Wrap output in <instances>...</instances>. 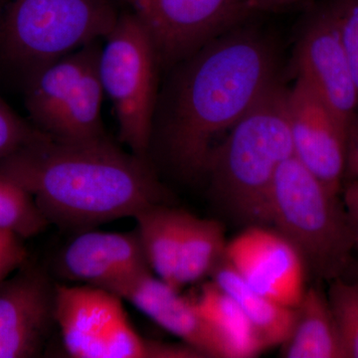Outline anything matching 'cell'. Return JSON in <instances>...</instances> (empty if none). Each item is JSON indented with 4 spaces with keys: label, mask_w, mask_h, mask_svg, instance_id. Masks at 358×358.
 Masks as SVG:
<instances>
[{
    "label": "cell",
    "mask_w": 358,
    "mask_h": 358,
    "mask_svg": "<svg viewBox=\"0 0 358 358\" xmlns=\"http://www.w3.org/2000/svg\"><path fill=\"white\" fill-rule=\"evenodd\" d=\"M296 79L307 84L350 129L358 94L338 25L329 6L313 16L294 53Z\"/></svg>",
    "instance_id": "30bf717a"
},
{
    "label": "cell",
    "mask_w": 358,
    "mask_h": 358,
    "mask_svg": "<svg viewBox=\"0 0 358 358\" xmlns=\"http://www.w3.org/2000/svg\"><path fill=\"white\" fill-rule=\"evenodd\" d=\"M159 65L145 27L131 10L120 13L103 40L99 74L119 124L120 140L148 159L159 99Z\"/></svg>",
    "instance_id": "8992f818"
},
{
    "label": "cell",
    "mask_w": 358,
    "mask_h": 358,
    "mask_svg": "<svg viewBox=\"0 0 358 358\" xmlns=\"http://www.w3.org/2000/svg\"><path fill=\"white\" fill-rule=\"evenodd\" d=\"M292 155L288 89L278 81L215 145L204 173L233 213L255 225L267 224L275 174Z\"/></svg>",
    "instance_id": "3957f363"
},
{
    "label": "cell",
    "mask_w": 358,
    "mask_h": 358,
    "mask_svg": "<svg viewBox=\"0 0 358 358\" xmlns=\"http://www.w3.org/2000/svg\"><path fill=\"white\" fill-rule=\"evenodd\" d=\"M226 246L227 242L220 223L188 213L179 252L176 289L211 275L225 256Z\"/></svg>",
    "instance_id": "44dd1931"
},
{
    "label": "cell",
    "mask_w": 358,
    "mask_h": 358,
    "mask_svg": "<svg viewBox=\"0 0 358 358\" xmlns=\"http://www.w3.org/2000/svg\"><path fill=\"white\" fill-rule=\"evenodd\" d=\"M107 289L131 303L202 357L224 358L220 341L200 315L194 301L152 275L150 268L124 278Z\"/></svg>",
    "instance_id": "7c38bea8"
},
{
    "label": "cell",
    "mask_w": 358,
    "mask_h": 358,
    "mask_svg": "<svg viewBox=\"0 0 358 358\" xmlns=\"http://www.w3.org/2000/svg\"><path fill=\"white\" fill-rule=\"evenodd\" d=\"M281 346L287 358H345L329 298L320 289H306L293 329Z\"/></svg>",
    "instance_id": "2e32d148"
},
{
    "label": "cell",
    "mask_w": 358,
    "mask_h": 358,
    "mask_svg": "<svg viewBox=\"0 0 358 358\" xmlns=\"http://www.w3.org/2000/svg\"><path fill=\"white\" fill-rule=\"evenodd\" d=\"M103 40L84 45L45 66L21 87L29 122L41 133L46 134L78 82L100 57Z\"/></svg>",
    "instance_id": "9a60e30c"
},
{
    "label": "cell",
    "mask_w": 358,
    "mask_h": 358,
    "mask_svg": "<svg viewBox=\"0 0 358 358\" xmlns=\"http://www.w3.org/2000/svg\"><path fill=\"white\" fill-rule=\"evenodd\" d=\"M49 225L24 188L0 176V231L23 240L37 236Z\"/></svg>",
    "instance_id": "7402d4cb"
},
{
    "label": "cell",
    "mask_w": 358,
    "mask_h": 358,
    "mask_svg": "<svg viewBox=\"0 0 358 358\" xmlns=\"http://www.w3.org/2000/svg\"><path fill=\"white\" fill-rule=\"evenodd\" d=\"M187 214L157 203L143 209L134 217L148 266L157 277L176 289Z\"/></svg>",
    "instance_id": "d6986e66"
},
{
    "label": "cell",
    "mask_w": 358,
    "mask_h": 358,
    "mask_svg": "<svg viewBox=\"0 0 358 358\" xmlns=\"http://www.w3.org/2000/svg\"><path fill=\"white\" fill-rule=\"evenodd\" d=\"M110 0H0V72L22 87L37 71L109 34Z\"/></svg>",
    "instance_id": "277c9868"
},
{
    "label": "cell",
    "mask_w": 358,
    "mask_h": 358,
    "mask_svg": "<svg viewBox=\"0 0 358 358\" xmlns=\"http://www.w3.org/2000/svg\"><path fill=\"white\" fill-rule=\"evenodd\" d=\"M124 1L127 2V3L129 4V6H134V4L136 3V2L138 1V0H124Z\"/></svg>",
    "instance_id": "f546056e"
},
{
    "label": "cell",
    "mask_w": 358,
    "mask_h": 358,
    "mask_svg": "<svg viewBox=\"0 0 358 358\" xmlns=\"http://www.w3.org/2000/svg\"><path fill=\"white\" fill-rule=\"evenodd\" d=\"M358 180V114L350 124L348 129L345 183Z\"/></svg>",
    "instance_id": "4316f807"
},
{
    "label": "cell",
    "mask_w": 358,
    "mask_h": 358,
    "mask_svg": "<svg viewBox=\"0 0 358 358\" xmlns=\"http://www.w3.org/2000/svg\"><path fill=\"white\" fill-rule=\"evenodd\" d=\"M327 298L345 358H358V282L334 279Z\"/></svg>",
    "instance_id": "603a6c76"
},
{
    "label": "cell",
    "mask_w": 358,
    "mask_h": 358,
    "mask_svg": "<svg viewBox=\"0 0 358 358\" xmlns=\"http://www.w3.org/2000/svg\"><path fill=\"white\" fill-rule=\"evenodd\" d=\"M341 195L352 228L353 244L358 248V180L345 182Z\"/></svg>",
    "instance_id": "83f0119b"
},
{
    "label": "cell",
    "mask_w": 358,
    "mask_h": 358,
    "mask_svg": "<svg viewBox=\"0 0 358 358\" xmlns=\"http://www.w3.org/2000/svg\"><path fill=\"white\" fill-rule=\"evenodd\" d=\"M45 136L21 117L0 96V162Z\"/></svg>",
    "instance_id": "cb8c5ba5"
},
{
    "label": "cell",
    "mask_w": 358,
    "mask_h": 358,
    "mask_svg": "<svg viewBox=\"0 0 358 358\" xmlns=\"http://www.w3.org/2000/svg\"><path fill=\"white\" fill-rule=\"evenodd\" d=\"M277 70L274 47L262 34L239 27L225 33L171 70L150 143L159 141L181 173H204L218 136L279 81Z\"/></svg>",
    "instance_id": "6da1fadb"
},
{
    "label": "cell",
    "mask_w": 358,
    "mask_h": 358,
    "mask_svg": "<svg viewBox=\"0 0 358 358\" xmlns=\"http://www.w3.org/2000/svg\"><path fill=\"white\" fill-rule=\"evenodd\" d=\"M288 119L294 157L329 189L341 194L348 129L300 79L288 90Z\"/></svg>",
    "instance_id": "8fae6325"
},
{
    "label": "cell",
    "mask_w": 358,
    "mask_h": 358,
    "mask_svg": "<svg viewBox=\"0 0 358 358\" xmlns=\"http://www.w3.org/2000/svg\"><path fill=\"white\" fill-rule=\"evenodd\" d=\"M29 260L22 238L0 231V282Z\"/></svg>",
    "instance_id": "484cf974"
},
{
    "label": "cell",
    "mask_w": 358,
    "mask_h": 358,
    "mask_svg": "<svg viewBox=\"0 0 358 358\" xmlns=\"http://www.w3.org/2000/svg\"><path fill=\"white\" fill-rule=\"evenodd\" d=\"M301 1L303 0H249V6L252 13H256L278 10Z\"/></svg>",
    "instance_id": "f1b7e54d"
},
{
    "label": "cell",
    "mask_w": 358,
    "mask_h": 358,
    "mask_svg": "<svg viewBox=\"0 0 358 358\" xmlns=\"http://www.w3.org/2000/svg\"><path fill=\"white\" fill-rule=\"evenodd\" d=\"M147 268H150L136 230H85L65 247L58 259L59 272L68 281L106 289Z\"/></svg>",
    "instance_id": "5bb4252c"
},
{
    "label": "cell",
    "mask_w": 358,
    "mask_h": 358,
    "mask_svg": "<svg viewBox=\"0 0 358 358\" xmlns=\"http://www.w3.org/2000/svg\"><path fill=\"white\" fill-rule=\"evenodd\" d=\"M327 6L338 25L358 94V0H331Z\"/></svg>",
    "instance_id": "d4e9b609"
},
{
    "label": "cell",
    "mask_w": 358,
    "mask_h": 358,
    "mask_svg": "<svg viewBox=\"0 0 358 358\" xmlns=\"http://www.w3.org/2000/svg\"><path fill=\"white\" fill-rule=\"evenodd\" d=\"M210 277L237 301L267 348L281 346L287 341L296 320V308L280 305L251 288L225 256Z\"/></svg>",
    "instance_id": "ac0fdd59"
},
{
    "label": "cell",
    "mask_w": 358,
    "mask_h": 358,
    "mask_svg": "<svg viewBox=\"0 0 358 358\" xmlns=\"http://www.w3.org/2000/svg\"><path fill=\"white\" fill-rule=\"evenodd\" d=\"M294 155L278 169L268 223L298 248L317 274L336 279L348 261L352 228L343 199Z\"/></svg>",
    "instance_id": "5b68a950"
},
{
    "label": "cell",
    "mask_w": 358,
    "mask_h": 358,
    "mask_svg": "<svg viewBox=\"0 0 358 358\" xmlns=\"http://www.w3.org/2000/svg\"><path fill=\"white\" fill-rule=\"evenodd\" d=\"M122 299L88 285H55V324L70 357L105 358L110 336L128 320Z\"/></svg>",
    "instance_id": "4fadbf2b"
},
{
    "label": "cell",
    "mask_w": 358,
    "mask_h": 358,
    "mask_svg": "<svg viewBox=\"0 0 358 358\" xmlns=\"http://www.w3.org/2000/svg\"><path fill=\"white\" fill-rule=\"evenodd\" d=\"M0 176L24 188L49 224L66 229L134 217L164 196L148 160L108 136L66 143L45 134L1 160Z\"/></svg>",
    "instance_id": "7a4b0ae2"
},
{
    "label": "cell",
    "mask_w": 358,
    "mask_h": 358,
    "mask_svg": "<svg viewBox=\"0 0 358 358\" xmlns=\"http://www.w3.org/2000/svg\"><path fill=\"white\" fill-rule=\"evenodd\" d=\"M105 96L99 74L98 59L78 82L45 134L66 143H82L106 138L107 134L102 120V103Z\"/></svg>",
    "instance_id": "ffe728a7"
},
{
    "label": "cell",
    "mask_w": 358,
    "mask_h": 358,
    "mask_svg": "<svg viewBox=\"0 0 358 358\" xmlns=\"http://www.w3.org/2000/svg\"><path fill=\"white\" fill-rule=\"evenodd\" d=\"M193 301L220 341L224 358L255 357L267 350L237 301L215 282L203 285Z\"/></svg>",
    "instance_id": "e0dca14e"
},
{
    "label": "cell",
    "mask_w": 358,
    "mask_h": 358,
    "mask_svg": "<svg viewBox=\"0 0 358 358\" xmlns=\"http://www.w3.org/2000/svg\"><path fill=\"white\" fill-rule=\"evenodd\" d=\"M131 8L164 71H171L253 14L249 0H138Z\"/></svg>",
    "instance_id": "52a82bcc"
},
{
    "label": "cell",
    "mask_w": 358,
    "mask_h": 358,
    "mask_svg": "<svg viewBox=\"0 0 358 358\" xmlns=\"http://www.w3.org/2000/svg\"><path fill=\"white\" fill-rule=\"evenodd\" d=\"M225 259L251 288L296 308L306 293V262L298 248L277 230L251 226L227 242Z\"/></svg>",
    "instance_id": "ba28073f"
},
{
    "label": "cell",
    "mask_w": 358,
    "mask_h": 358,
    "mask_svg": "<svg viewBox=\"0 0 358 358\" xmlns=\"http://www.w3.org/2000/svg\"><path fill=\"white\" fill-rule=\"evenodd\" d=\"M55 324V285L23 264L0 282V358L39 357Z\"/></svg>",
    "instance_id": "9c48e42d"
}]
</instances>
